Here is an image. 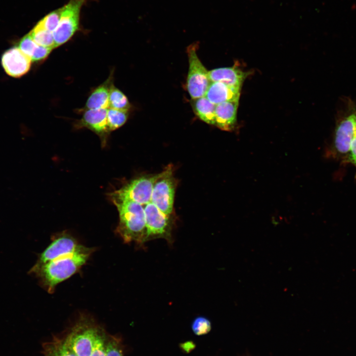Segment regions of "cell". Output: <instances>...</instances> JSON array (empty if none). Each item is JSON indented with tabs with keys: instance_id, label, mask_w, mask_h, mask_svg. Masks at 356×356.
Instances as JSON below:
<instances>
[{
	"instance_id": "6da1fadb",
	"label": "cell",
	"mask_w": 356,
	"mask_h": 356,
	"mask_svg": "<svg viewBox=\"0 0 356 356\" xmlns=\"http://www.w3.org/2000/svg\"><path fill=\"white\" fill-rule=\"evenodd\" d=\"M108 195L119 213L116 232L126 243L134 242L143 246L146 242L147 227L143 205L111 193Z\"/></svg>"
},
{
	"instance_id": "7a4b0ae2",
	"label": "cell",
	"mask_w": 356,
	"mask_h": 356,
	"mask_svg": "<svg viewBox=\"0 0 356 356\" xmlns=\"http://www.w3.org/2000/svg\"><path fill=\"white\" fill-rule=\"evenodd\" d=\"M93 249L83 245L75 252L61 256L41 267L31 268L29 273L38 277L49 293L56 286L76 272L89 259Z\"/></svg>"
},
{
	"instance_id": "3957f363",
	"label": "cell",
	"mask_w": 356,
	"mask_h": 356,
	"mask_svg": "<svg viewBox=\"0 0 356 356\" xmlns=\"http://www.w3.org/2000/svg\"><path fill=\"white\" fill-rule=\"evenodd\" d=\"M100 328L83 317L72 328L65 340L77 356H90Z\"/></svg>"
},
{
	"instance_id": "277c9868",
	"label": "cell",
	"mask_w": 356,
	"mask_h": 356,
	"mask_svg": "<svg viewBox=\"0 0 356 356\" xmlns=\"http://www.w3.org/2000/svg\"><path fill=\"white\" fill-rule=\"evenodd\" d=\"M197 44H193L187 48L189 69L186 88L192 99L205 95L211 83L209 71L203 65L196 52Z\"/></svg>"
},
{
	"instance_id": "5b68a950",
	"label": "cell",
	"mask_w": 356,
	"mask_h": 356,
	"mask_svg": "<svg viewBox=\"0 0 356 356\" xmlns=\"http://www.w3.org/2000/svg\"><path fill=\"white\" fill-rule=\"evenodd\" d=\"M176 185L173 167L169 165L159 173L153 188L150 202L169 217L173 214Z\"/></svg>"
},
{
	"instance_id": "8992f818",
	"label": "cell",
	"mask_w": 356,
	"mask_h": 356,
	"mask_svg": "<svg viewBox=\"0 0 356 356\" xmlns=\"http://www.w3.org/2000/svg\"><path fill=\"white\" fill-rule=\"evenodd\" d=\"M146 222V242L158 238L165 239L171 245L173 242V223L171 217L161 212L151 202L143 205Z\"/></svg>"
},
{
	"instance_id": "52a82bcc",
	"label": "cell",
	"mask_w": 356,
	"mask_h": 356,
	"mask_svg": "<svg viewBox=\"0 0 356 356\" xmlns=\"http://www.w3.org/2000/svg\"><path fill=\"white\" fill-rule=\"evenodd\" d=\"M82 0H71L61 8L59 24L53 32L54 48L68 41L79 29Z\"/></svg>"
},
{
	"instance_id": "ba28073f",
	"label": "cell",
	"mask_w": 356,
	"mask_h": 356,
	"mask_svg": "<svg viewBox=\"0 0 356 356\" xmlns=\"http://www.w3.org/2000/svg\"><path fill=\"white\" fill-rule=\"evenodd\" d=\"M159 176L144 175L127 182L110 193L116 196L144 205L151 201L154 184Z\"/></svg>"
},
{
	"instance_id": "9c48e42d",
	"label": "cell",
	"mask_w": 356,
	"mask_h": 356,
	"mask_svg": "<svg viewBox=\"0 0 356 356\" xmlns=\"http://www.w3.org/2000/svg\"><path fill=\"white\" fill-rule=\"evenodd\" d=\"M82 246L72 236L66 233L55 237L52 242L39 256L35 265L36 269L61 256L72 254Z\"/></svg>"
},
{
	"instance_id": "30bf717a",
	"label": "cell",
	"mask_w": 356,
	"mask_h": 356,
	"mask_svg": "<svg viewBox=\"0 0 356 356\" xmlns=\"http://www.w3.org/2000/svg\"><path fill=\"white\" fill-rule=\"evenodd\" d=\"M107 109H86L82 118L76 123L78 129L86 128L99 137L101 146H105L110 133L107 120Z\"/></svg>"
},
{
	"instance_id": "8fae6325",
	"label": "cell",
	"mask_w": 356,
	"mask_h": 356,
	"mask_svg": "<svg viewBox=\"0 0 356 356\" xmlns=\"http://www.w3.org/2000/svg\"><path fill=\"white\" fill-rule=\"evenodd\" d=\"M31 59L18 47H14L6 50L1 57V64L5 72L15 78L20 77L29 70Z\"/></svg>"
},
{
	"instance_id": "7c38bea8",
	"label": "cell",
	"mask_w": 356,
	"mask_h": 356,
	"mask_svg": "<svg viewBox=\"0 0 356 356\" xmlns=\"http://www.w3.org/2000/svg\"><path fill=\"white\" fill-rule=\"evenodd\" d=\"M356 115L352 114L344 119L336 130L334 146L342 154L349 152L356 132Z\"/></svg>"
},
{
	"instance_id": "4fadbf2b",
	"label": "cell",
	"mask_w": 356,
	"mask_h": 356,
	"mask_svg": "<svg viewBox=\"0 0 356 356\" xmlns=\"http://www.w3.org/2000/svg\"><path fill=\"white\" fill-rule=\"evenodd\" d=\"M239 99L216 105L215 125L224 131L232 130L236 123Z\"/></svg>"
},
{
	"instance_id": "5bb4252c",
	"label": "cell",
	"mask_w": 356,
	"mask_h": 356,
	"mask_svg": "<svg viewBox=\"0 0 356 356\" xmlns=\"http://www.w3.org/2000/svg\"><path fill=\"white\" fill-rule=\"evenodd\" d=\"M241 88L231 86L219 82H211L205 96L217 105L239 99Z\"/></svg>"
},
{
	"instance_id": "9a60e30c",
	"label": "cell",
	"mask_w": 356,
	"mask_h": 356,
	"mask_svg": "<svg viewBox=\"0 0 356 356\" xmlns=\"http://www.w3.org/2000/svg\"><path fill=\"white\" fill-rule=\"evenodd\" d=\"M211 82H219L227 85L241 88L247 74L237 66L220 68L209 71Z\"/></svg>"
},
{
	"instance_id": "2e32d148",
	"label": "cell",
	"mask_w": 356,
	"mask_h": 356,
	"mask_svg": "<svg viewBox=\"0 0 356 356\" xmlns=\"http://www.w3.org/2000/svg\"><path fill=\"white\" fill-rule=\"evenodd\" d=\"M112 81V76H110L91 92L86 103V109H107L109 107L110 90L113 85Z\"/></svg>"
},
{
	"instance_id": "e0dca14e",
	"label": "cell",
	"mask_w": 356,
	"mask_h": 356,
	"mask_svg": "<svg viewBox=\"0 0 356 356\" xmlns=\"http://www.w3.org/2000/svg\"><path fill=\"white\" fill-rule=\"evenodd\" d=\"M191 104L194 112L199 119L207 124L215 125V104L205 96L192 99Z\"/></svg>"
},
{
	"instance_id": "ac0fdd59",
	"label": "cell",
	"mask_w": 356,
	"mask_h": 356,
	"mask_svg": "<svg viewBox=\"0 0 356 356\" xmlns=\"http://www.w3.org/2000/svg\"><path fill=\"white\" fill-rule=\"evenodd\" d=\"M44 356H77L65 339L55 338L44 344Z\"/></svg>"
},
{
	"instance_id": "d6986e66",
	"label": "cell",
	"mask_w": 356,
	"mask_h": 356,
	"mask_svg": "<svg viewBox=\"0 0 356 356\" xmlns=\"http://www.w3.org/2000/svg\"><path fill=\"white\" fill-rule=\"evenodd\" d=\"M29 34L37 44L52 48H54L53 33L44 29L39 23Z\"/></svg>"
},
{
	"instance_id": "ffe728a7",
	"label": "cell",
	"mask_w": 356,
	"mask_h": 356,
	"mask_svg": "<svg viewBox=\"0 0 356 356\" xmlns=\"http://www.w3.org/2000/svg\"><path fill=\"white\" fill-rule=\"evenodd\" d=\"M130 107L125 94L112 85L110 90L109 108L128 111Z\"/></svg>"
},
{
	"instance_id": "44dd1931",
	"label": "cell",
	"mask_w": 356,
	"mask_h": 356,
	"mask_svg": "<svg viewBox=\"0 0 356 356\" xmlns=\"http://www.w3.org/2000/svg\"><path fill=\"white\" fill-rule=\"evenodd\" d=\"M128 111L109 108L107 112V124L109 131H115L124 125L128 118Z\"/></svg>"
},
{
	"instance_id": "7402d4cb",
	"label": "cell",
	"mask_w": 356,
	"mask_h": 356,
	"mask_svg": "<svg viewBox=\"0 0 356 356\" xmlns=\"http://www.w3.org/2000/svg\"><path fill=\"white\" fill-rule=\"evenodd\" d=\"M60 17L61 8H59L50 12L39 23L44 29L53 33L59 24Z\"/></svg>"
},
{
	"instance_id": "603a6c76",
	"label": "cell",
	"mask_w": 356,
	"mask_h": 356,
	"mask_svg": "<svg viewBox=\"0 0 356 356\" xmlns=\"http://www.w3.org/2000/svg\"><path fill=\"white\" fill-rule=\"evenodd\" d=\"M191 328L194 333L198 336L209 333L211 329V323L207 317L203 316L196 317L192 321Z\"/></svg>"
},
{
	"instance_id": "cb8c5ba5",
	"label": "cell",
	"mask_w": 356,
	"mask_h": 356,
	"mask_svg": "<svg viewBox=\"0 0 356 356\" xmlns=\"http://www.w3.org/2000/svg\"><path fill=\"white\" fill-rule=\"evenodd\" d=\"M105 352L106 356H123L120 341L115 337L106 336Z\"/></svg>"
},
{
	"instance_id": "d4e9b609",
	"label": "cell",
	"mask_w": 356,
	"mask_h": 356,
	"mask_svg": "<svg viewBox=\"0 0 356 356\" xmlns=\"http://www.w3.org/2000/svg\"><path fill=\"white\" fill-rule=\"evenodd\" d=\"M38 45L28 34L21 39L18 47L31 59Z\"/></svg>"
},
{
	"instance_id": "484cf974",
	"label": "cell",
	"mask_w": 356,
	"mask_h": 356,
	"mask_svg": "<svg viewBox=\"0 0 356 356\" xmlns=\"http://www.w3.org/2000/svg\"><path fill=\"white\" fill-rule=\"evenodd\" d=\"M105 339L106 336L100 329L90 356H106Z\"/></svg>"
},
{
	"instance_id": "4316f807",
	"label": "cell",
	"mask_w": 356,
	"mask_h": 356,
	"mask_svg": "<svg viewBox=\"0 0 356 356\" xmlns=\"http://www.w3.org/2000/svg\"><path fill=\"white\" fill-rule=\"evenodd\" d=\"M52 49V48L38 44L31 57L32 61H39L45 59L48 56Z\"/></svg>"
},
{
	"instance_id": "83f0119b",
	"label": "cell",
	"mask_w": 356,
	"mask_h": 356,
	"mask_svg": "<svg viewBox=\"0 0 356 356\" xmlns=\"http://www.w3.org/2000/svg\"><path fill=\"white\" fill-rule=\"evenodd\" d=\"M349 153L348 159L349 161L356 166V132L351 143Z\"/></svg>"
},
{
	"instance_id": "f1b7e54d",
	"label": "cell",
	"mask_w": 356,
	"mask_h": 356,
	"mask_svg": "<svg viewBox=\"0 0 356 356\" xmlns=\"http://www.w3.org/2000/svg\"><path fill=\"white\" fill-rule=\"evenodd\" d=\"M194 347V344L191 342H187L182 344V348L186 352H189Z\"/></svg>"
},
{
	"instance_id": "f546056e",
	"label": "cell",
	"mask_w": 356,
	"mask_h": 356,
	"mask_svg": "<svg viewBox=\"0 0 356 356\" xmlns=\"http://www.w3.org/2000/svg\"></svg>"
}]
</instances>
